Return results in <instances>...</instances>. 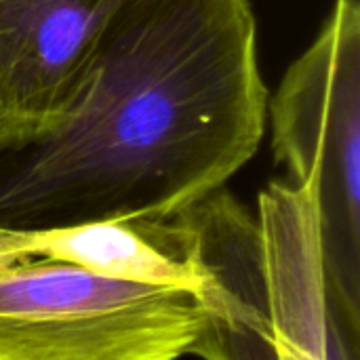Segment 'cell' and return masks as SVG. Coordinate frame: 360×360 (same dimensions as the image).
I'll list each match as a JSON object with an SVG mask.
<instances>
[{
    "label": "cell",
    "mask_w": 360,
    "mask_h": 360,
    "mask_svg": "<svg viewBox=\"0 0 360 360\" xmlns=\"http://www.w3.org/2000/svg\"><path fill=\"white\" fill-rule=\"evenodd\" d=\"M249 0H122L53 120L0 135V230L169 219L266 133Z\"/></svg>",
    "instance_id": "cell-1"
},
{
    "label": "cell",
    "mask_w": 360,
    "mask_h": 360,
    "mask_svg": "<svg viewBox=\"0 0 360 360\" xmlns=\"http://www.w3.org/2000/svg\"><path fill=\"white\" fill-rule=\"evenodd\" d=\"M122 0H0V135L36 129L76 95Z\"/></svg>",
    "instance_id": "cell-5"
},
{
    "label": "cell",
    "mask_w": 360,
    "mask_h": 360,
    "mask_svg": "<svg viewBox=\"0 0 360 360\" xmlns=\"http://www.w3.org/2000/svg\"><path fill=\"white\" fill-rule=\"evenodd\" d=\"M0 257L72 264L103 276L200 293L202 274L179 215L114 219L49 230H0Z\"/></svg>",
    "instance_id": "cell-6"
},
{
    "label": "cell",
    "mask_w": 360,
    "mask_h": 360,
    "mask_svg": "<svg viewBox=\"0 0 360 360\" xmlns=\"http://www.w3.org/2000/svg\"><path fill=\"white\" fill-rule=\"evenodd\" d=\"M202 274V360H327L331 304L314 194L270 181L253 215L226 188L179 213Z\"/></svg>",
    "instance_id": "cell-2"
},
{
    "label": "cell",
    "mask_w": 360,
    "mask_h": 360,
    "mask_svg": "<svg viewBox=\"0 0 360 360\" xmlns=\"http://www.w3.org/2000/svg\"><path fill=\"white\" fill-rule=\"evenodd\" d=\"M205 323L196 291L0 257V360H179Z\"/></svg>",
    "instance_id": "cell-4"
},
{
    "label": "cell",
    "mask_w": 360,
    "mask_h": 360,
    "mask_svg": "<svg viewBox=\"0 0 360 360\" xmlns=\"http://www.w3.org/2000/svg\"><path fill=\"white\" fill-rule=\"evenodd\" d=\"M274 160L316 200L327 293L360 327V6L338 0L268 99Z\"/></svg>",
    "instance_id": "cell-3"
}]
</instances>
